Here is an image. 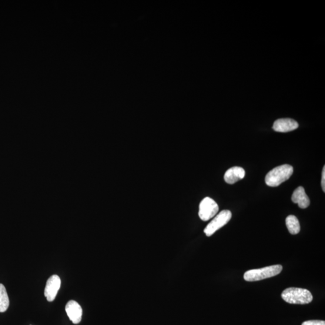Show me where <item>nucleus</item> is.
Returning <instances> with one entry per match:
<instances>
[{"mask_svg": "<svg viewBox=\"0 0 325 325\" xmlns=\"http://www.w3.org/2000/svg\"><path fill=\"white\" fill-rule=\"evenodd\" d=\"M283 299L291 304H308L313 301L310 291L301 288H288L281 294Z\"/></svg>", "mask_w": 325, "mask_h": 325, "instance_id": "f257e3e1", "label": "nucleus"}, {"mask_svg": "<svg viewBox=\"0 0 325 325\" xmlns=\"http://www.w3.org/2000/svg\"><path fill=\"white\" fill-rule=\"evenodd\" d=\"M293 173V167L289 165L274 167L267 173L265 179L266 183L270 187H277L289 180Z\"/></svg>", "mask_w": 325, "mask_h": 325, "instance_id": "f03ea898", "label": "nucleus"}, {"mask_svg": "<svg viewBox=\"0 0 325 325\" xmlns=\"http://www.w3.org/2000/svg\"><path fill=\"white\" fill-rule=\"evenodd\" d=\"M282 270L283 266L280 264L267 266L259 269L250 270L244 274V279L246 281H249V282L261 281L277 276L281 272Z\"/></svg>", "mask_w": 325, "mask_h": 325, "instance_id": "7ed1b4c3", "label": "nucleus"}, {"mask_svg": "<svg viewBox=\"0 0 325 325\" xmlns=\"http://www.w3.org/2000/svg\"><path fill=\"white\" fill-rule=\"evenodd\" d=\"M232 217V213L230 210H223L214 217V218L208 224L204 232L208 237L212 236L214 233L223 226L227 225Z\"/></svg>", "mask_w": 325, "mask_h": 325, "instance_id": "20e7f679", "label": "nucleus"}, {"mask_svg": "<svg viewBox=\"0 0 325 325\" xmlns=\"http://www.w3.org/2000/svg\"><path fill=\"white\" fill-rule=\"evenodd\" d=\"M219 206L213 199L206 197L201 201L199 207V216L203 221L213 218L218 212Z\"/></svg>", "mask_w": 325, "mask_h": 325, "instance_id": "39448f33", "label": "nucleus"}, {"mask_svg": "<svg viewBox=\"0 0 325 325\" xmlns=\"http://www.w3.org/2000/svg\"><path fill=\"white\" fill-rule=\"evenodd\" d=\"M61 286V280L59 276L54 274L49 278L46 282L44 294L49 302H53L58 294V291Z\"/></svg>", "mask_w": 325, "mask_h": 325, "instance_id": "423d86ee", "label": "nucleus"}, {"mask_svg": "<svg viewBox=\"0 0 325 325\" xmlns=\"http://www.w3.org/2000/svg\"><path fill=\"white\" fill-rule=\"evenodd\" d=\"M65 310L73 324H79L82 320L83 310L81 306L75 301H70L67 303Z\"/></svg>", "mask_w": 325, "mask_h": 325, "instance_id": "0eeeda50", "label": "nucleus"}, {"mask_svg": "<svg viewBox=\"0 0 325 325\" xmlns=\"http://www.w3.org/2000/svg\"><path fill=\"white\" fill-rule=\"evenodd\" d=\"M298 127V123L292 119H280L274 122L273 129L277 132L287 133L297 129Z\"/></svg>", "mask_w": 325, "mask_h": 325, "instance_id": "6e6552de", "label": "nucleus"}, {"mask_svg": "<svg viewBox=\"0 0 325 325\" xmlns=\"http://www.w3.org/2000/svg\"><path fill=\"white\" fill-rule=\"evenodd\" d=\"M245 176V171L242 167H233L227 172L224 176V180L228 184H233L242 180Z\"/></svg>", "mask_w": 325, "mask_h": 325, "instance_id": "1a4fd4ad", "label": "nucleus"}, {"mask_svg": "<svg viewBox=\"0 0 325 325\" xmlns=\"http://www.w3.org/2000/svg\"><path fill=\"white\" fill-rule=\"evenodd\" d=\"M293 202L298 204L301 209H306L310 206V201L303 187L300 186L294 191L291 197Z\"/></svg>", "mask_w": 325, "mask_h": 325, "instance_id": "9d476101", "label": "nucleus"}, {"mask_svg": "<svg viewBox=\"0 0 325 325\" xmlns=\"http://www.w3.org/2000/svg\"><path fill=\"white\" fill-rule=\"evenodd\" d=\"M286 226L291 234L296 235L299 233L301 230L299 220L296 216L290 215L288 216L286 220Z\"/></svg>", "mask_w": 325, "mask_h": 325, "instance_id": "9b49d317", "label": "nucleus"}, {"mask_svg": "<svg viewBox=\"0 0 325 325\" xmlns=\"http://www.w3.org/2000/svg\"><path fill=\"white\" fill-rule=\"evenodd\" d=\"M9 299L4 285L0 284V313H4L8 309Z\"/></svg>", "mask_w": 325, "mask_h": 325, "instance_id": "f8f14e48", "label": "nucleus"}, {"mask_svg": "<svg viewBox=\"0 0 325 325\" xmlns=\"http://www.w3.org/2000/svg\"><path fill=\"white\" fill-rule=\"evenodd\" d=\"M302 325H325V321L323 320H308L304 321Z\"/></svg>", "mask_w": 325, "mask_h": 325, "instance_id": "ddd939ff", "label": "nucleus"}, {"mask_svg": "<svg viewBox=\"0 0 325 325\" xmlns=\"http://www.w3.org/2000/svg\"><path fill=\"white\" fill-rule=\"evenodd\" d=\"M321 187L323 192H325V166L323 167L322 171V177H321Z\"/></svg>", "mask_w": 325, "mask_h": 325, "instance_id": "4468645a", "label": "nucleus"}]
</instances>
